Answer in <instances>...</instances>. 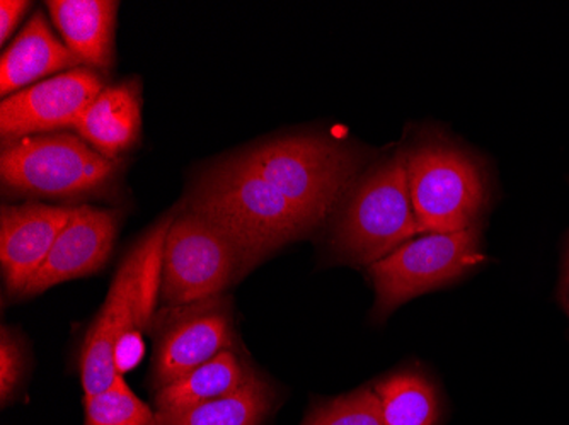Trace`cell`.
Here are the masks:
<instances>
[{
  "mask_svg": "<svg viewBox=\"0 0 569 425\" xmlns=\"http://www.w3.org/2000/svg\"><path fill=\"white\" fill-rule=\"evenodd\" d=\"M188 210L229 236L241 254L244 271L316 229L239 155L201 175L191 191Z\"/></svg>",
  "mask_w": 569,
  "mask_h": 425,
  "instance_id": "obj_1",
  "label": "cell"
},
{
  "mask_svg": "<svg viewBox=\"0 0 569 425\" xmlns=\"http://www.w3.org/2000/svg\"><path fill=\"white\" fill-rule=\"evenodd\" d=\"M405 155L412 208L425 233L478 226L489 201L488 174L478 156L435 133Z\"/></svg>",
  "mask_w": 569,
  "mask_h": 425,
  "instance_id": "obj_2",
  "label": "cell"
},
{
  "mask_svg": "<svg viewBox=\"0 0 569 425\" xmlns=\"http://www.w3.org/2000/svg\"><path fill=\"white\" fill-rule=\"evenodd\" d=\"M423 233L409 194L406 155L399 152L358 182L332 229L331 254L370 267Z\"/></svg>",
  "mask_w": 569,
  "mask_h": 425,
  "instance_id": "obj_3",
  "label": "cell"
},
{
  "mask_svg": "<svg viewBox=\"0 0 569 425\" xmlns=\"http://www.w3.org/2000/svg\"><path fill=\"white\" fill-rule=\"evenodd\" d=\"M318 226L350 188L361 155L341 140L292 136L239 155Z\"/></svg>",
  "mask_w": 569,
  "mask_h": 425,
  "instance_id": "obj_4",
  "label": "cell"
},
{
  "mask_svg": "<svg viewBox=\"0 0 569 425\" xmlns=\"http://www.w3.org/2000/svg\"><path fill=\"white\" fill-rule=\"evenodd\" d=\"M117 161L96 152L79 136L37 135L2 150L0 178L9 193L41 198H81L104 190Z\"/></svg>",
  "mask_w": 569,
  "mask_h": 425,
  "instance_id": "obj_5",
  "label": "cell"
},
{
  "mask_svg": "<svg viewBox=\"0 0 569 425\" xmlns=\"http://www.w3.org/2000/svg\"><path fill=\"white\" fill-rule=\"evenodd\" d=\"M482 261L479 226L411 239L369 267L377 295L373 316L383 321L402 303L460 280Z\"/></svg>",
  "mask_w": 569,
  "mask_h": 425,
  "instance_id": "obj_6",
  "label": "cell"
},
{
  "mask_svg": "<svg viewBox=\"0 0 569 425\" xmlns=\"http://www.w3.org/2000/svg\"><path fill=\"white\" fill-rule=\"evenodd\" d=\"M241 254L229 236L194 211L169 225L162 255L161 298L169 306L212 300L244 274Z\"/></svg>",
  "mask_w": 569,
  "mask_h": 425,
  "instance_id": "obj_7",
  "label": "cell"
},
{
  "mask_svg": "<svg viewBox=\"0 0 569 425\" xmlns=\"http://www.w3.org/2000/svg\"><path fill=\"white\" fill-rule=\"evenodd\" d=\"M102 89V79L94 70L77 67L9 95L0 102L2 145L73 128Z\"/></svg>",
  "mask_w": 569,
  "mask_h": 425,
  "instance_id": "obj_8",
  "label": "cell"
},
{
  "mask_svg": "<svg viewBox=\"0 0 569 425\" xmlns=\"http://www.w3.org/2000/svg\"><path fill=\"white\" fill-rule=\"evenodd\" d=\"M146 245L140 241L121 262L101 312L86 335L81 354L86 396L110 388L118 373V347L132 331L139 332L140 270Z\"/></svg>",
  "mask_w": 569,
  "mask_h": 425,
  "instance_id": "obj_9",
  "label": "cell"
},
{
  "mask_svg": "<svg viewBox=\"0 0 569 425\" xmlns=\"http://www.w3.org/2000/svg\"><path fill=\"white\" fill-rule=\"evenodd\" d=\"M232 345L230 318L216 300L188 305L162 328L153 354V383L158 388L183 378Z\"/></svg>",
  "mask_w": 569,
  "mask_h": 425,
  "instance_id": "obj_10",
  "label": "cell"
},
{
  "mask_svg": "<svg viewBox=\"0 0 569 425\" xmlns=\"http://www.w3.org/2000/svg\"><path fill=\"white\" fill-rule=\"evenodd\" d=\"M117 232L118 215L114 211L72 208L69 223L22 296L40 295L48 287L98 273L110 259Z\"/></svg>",
  "mask_w": 569,
  "mask_h": 425,
  "instance_id": "obj_11",
  "label": "cell"
},
{
  "mask_svg": "<svg viewBox=\"0 0 569 425\" xmlns=\"http://www.w3.org/2000/svg\"><path fill=\"white\" fill-rule=\"evenodd\" d=\"M72 208L6 206L0 219V262L11 295H21L66 229Z\"/></svg>",
  "mask_w": 569,
  "mask_h": 425,
  "instance_id": "obj_12",
  "label": "cell"
},
{
  "mask_svg": "<svg viewBox=\"0 0 569 425\" xmlns=\"http://www.w3.org/2000/svg\"><path fill=\"white\" fill-rule=\"evenodd\" d=\"M142 128V98L136 82L111 85L91 102L73 130L96 152L117 161L132 149Z\"/></svg>",
  "mask_w": 569,
  "mask_h": 425,
  "instance_id": "obj_13",
  "label": "cell"
},
{
  "mask_svg": "<svg viewBox=\"0 0 569 425\" xmlns=\"http://www.w3.org/2000/svg\"><path fill=\"white\" fill-rule=\"evenodd\" d=\"M51 21L79 62L108 69L114 59L118 2L113 0H51Z\"/></svg>",
  "mask_w": 569,
  "mask_h": 425,
  "instance_id": "obj_14",
  "label": "cell"
},
{
  "mask_svg": "<svg viewBox=\"0 0 569 425\" xmlns=\"http://www.w3.org/2000/svg\"><path fill=\"white\" fill-rule=\"evenodd\" d=\"M79 59L51 33L43 14H34L0 59V94H16L51 73L73 70Z\"/></svg>",
  "mask_w": 569,
  "mask_h": 425,
  "instance_id": "obj_15",
  "label": "cell"
},
{
  "mask_svg": "<svg viewBox=\"0 0 569 425\" xmlns=\"http://www.w3.org/2000/svg\"><path fill=\"white\" fill-rule=\"evenodd\" d=\"M273 401L271 386L251 371L236 392L183 411L156 414L159 425H261Z\"/></svg>",
  "mask_w": 569,
  "mask_h": 425,
  "instance_id": "obj_16",
  "label": "cell"
},
{
  "mask_svg": "<svg viewBox=\"0 0 569 425\" xmlns=\"http://www.w3.org/2000/svg\"><path fill=\"white\" fill-rule=\"evenodd\" d=\"M251 371L234 351H223L183 378L159 388L156 407L158 412L183 411L220 398L236 392L251 375Z\"/></svg>",
  "mask_w": 569,
  "mask_h": 425,
  "instance_id": "obj_17",
  "label": "cell"
},
{
  "mask_svg": "<svg viewBox=\"0 0 569 425\" xmlns=\"http://www.w3.org/2000/svg\"><path fill=\"white\" fill-rule=\"evenodd\" d=\"M382 408V425H437L440 401L437 389L421 371H401L376 386Z\"/></svg>",
  "mask_w": 569,
  "mask_h": 425,
  "instance_id": "obj_18",
  "label": "cell"
},
{
  "mask_svg": "<svg viewBox=\"0 0 569 425\" xmlns=\"http://www.w3.org/2000/svg\"><path fill=\"white\" fill-rule=\"evenodd\" d=\"M86 425H159V421L118 373L110 388L86 396Z\"/></svg>",
  "mask_w": 569,
  "mask_h": 425,
  "instance_id": "obj_19",
  "label": "cell"
},
{
  "mask_svg": "<svg viewBox=\"0 0 569 425\" xmlns=\"http://www.w3.org/2000/svg\"><path fill=\"white\" fill-rule=\"evenodd\" d=\"M302 425H382V408L373 388H360L350 395L319 404Z\"/></svg>",
  "mask_w": 569,
  "mask_h": 425,
  "instance_id": "obj_20",
  "label": "cell"
},
{
  "mask_svg": "<svg viewBox=\"0 0 569 425\" xmlns=\"http://www.w3.org/2000/svg\"><path fill=\"white\" fill-rule=\"evenodd\" d=\"M24 373V356L14 334L2 328L0 337V398L8 404L9 396L18 388Z\"/></svg>",
  "mask_w": 569,
  "mask_h": 425,
  "instance_id": "obj_21",
  "label": "cell"
},
{
  "mask_svg": "<svg viewBox=\"0 0 569 425\" xmlns=\"http://www.w3.org/2000/svg\"><path fill=\"white\" fill-rule=\"evenodd\" d=\"M28 8H30V2H22V0H2L0 2V40H2V44H6L8 38L11 37Z\"/></svg>",
  "mask_w": 569,
  "mask_h": 425,
  "instance_id": "obj_22",
  "label": "cell"
},
{
  "mask_svg": "<svg viewBox=\"0 0 569 425\" xmlns=\"http://www.w3.org/2000/svg\"><path fill=\"white\" fill-rule=\"evenodd\" d=\"M566 271H568V273H566V306H568V313H569V265L568 267H566Z\"/></svg>",
  "mask_w": 569,
  "mask_h": 425,
  "instance_id": "obj_23",
  "label": "cell"
},
{
  "mask_svg": "<svg viewBox=\"0 0 569 425\" xmlns=\"http://www.w3.org/2000/svg\"><path fill=\"white\" fill-rule=\"evenodd\" d=\"M569 265V247H568V257H566V267Z\"/></svg>",
  "mask_w": 569,
  "mask_h": 425,
  "instance_id": "obj_24",
  "label": "cell"
}]
</instances>
